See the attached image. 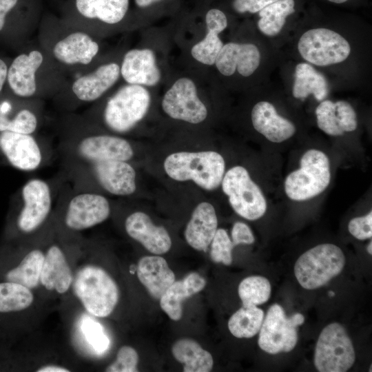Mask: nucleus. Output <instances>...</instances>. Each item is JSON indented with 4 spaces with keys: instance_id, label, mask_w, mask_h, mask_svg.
<instances>
[{
    "instance_id": "obj_1",
    "label": "nucleus",
    "mask_w": 372,
    "mask_h": 372,
    "mask_svg": "<svg viewBox=\"0 0 372 372\" xmlns=\"http://www.w3.org/2000/svg\"><path fill=\"white\" fill-rule=\"evenodd\" d=\"M63 178L77 189L95 187L115 196H126L136 189V174L127 161H61Z\"/></svg>"
},
{
    "instance_id": "obj_49",
    "label": "nucleus",
    "mask_w": 372,
    "mask_h": 372,
    "mask_svg": "<svg viewBox=\"0 0 372 372\" xmlns=\"http://www.w3.org/2000/svg\"><path fill=\"white\" fill-rule=\"evenodd\" d=\"M326 1H327L329 3H332L335 4H343L351 0H326Z\"/></svg>"
},
{
    "instance_id": "obj_33",
    "label": "nucleus",
    "mask_w": 372,
    "mask_h": 372,
    "mask_svg": "<svg viewBox=\"0 0 372 372\" xmlns=\"http://www.w3.org/2000/svg\"><path fill=\"white\" fill-rule=\"evenodd\" d=\"M264 316V311L257 306H242L230 317L229 330L238 338H252L259 332Z\"/></svg>"
},
{
    "instance_id": "obj_18",
    "label": "nucleus",
    "mask_w": 372,
    "mask_h": 372,
    "mask_svg": "<svg viewBox=\"0 0 372 372\" xmlns=\"http://www.w3.org/2000/svg\"><path fill=\"white\" fill-rule=\"evenodd\" d=\"M260 62V52L256 45L229 42L223 45L214 65L223 76H230L237 71L241 76L248 77L257 70Z\"/></svg>"
},
{
    "instance_id": "obj_26",
    "label": "nucleus",
    "mask_w": 372,
    "mask_h": 372,
    "mask_svg": "<svg viewBox=\"0 0 372 372\" xmlns=\"http://www.w3.org/2000/svg\"><path fill=\"white\" fill-rule=\"evenodd\" d=\"M73 279L63 249L58 245H50L45 254L40 282L49 291L64 293L70 287Z\"/></svg>"
},
{
    "instance_id": "obj_50",
    "label": "nucleus",
    "mask_w": 372,
    "mask_h": 372,
    "mask_svg": "<svg viewBox=\"0 0 372 372\" xmlns=\"http://www.w3.org/2000/svg\"><path fill=\"white\" fill-rule=\"evenodd\" d=\"M367 251L370 255L372 254V242L371 241H370L369 244L367 246Z\"/></svg>"
},
{
    "instance_id": "obj_29",
    "label": "nucleus",
    "mask_w": 372,
    "mask_h": 372,
    "mask_svg": "<svg viewBox=\"0 0 372 372\" xmlns=\"http://www.w3.org/2000/svg\"><path fill=\"white\" fill-rule=\"evenodd\" d=\"M292 93L296 99L304 100L313 94L318 101L328 95L329 85L322 74L306 63L298 64L295 69V79Z\"/></svg>"
},
{
    "instance_id": "obj_24",
    "label": "nucleus",
    "mask_w": 372,
    "mask_h": 372,
    "mask_svg": "<svg viewBox=\"0 0 372 372\" xmlns=\"http://www.w3.org/2000/svg\"><path fill=\"white\" fill-rule=\"evenodd\" d=\"M136 273L141 283L157 300L175 281V274L166 260L158 255L142 257L138 260Z\"/></svg>"
},
{
    "instance_id": "obj_14",
    "label": "nucleus",
    "mask_w": 372,
    "mask_h": 372,
    "mask_svg": "<svg viewBox=\"0 0 372 372\" xmlns=\"http://www.w3.org/2000/svg\"><path fill=\"white\" fill-rule=\"evenodd\" d=\"M298 50L305 61L318 66L343 62L351 53L349 43L341 34L324 28L310 29L303 33Z\"/></svg>"
},
{
    "instance_id": "obj_38",
    "label": "nucleus",
    "mask_w": 372,
    "mask_h": 372,
    "mask_svg": "<svg viewBox=\"0 0 372 372\" xmlns=\"http://www.w3.org/2000/svg\"><path fill=\"white\" fill-rule=\"evenodd\" d=\"M210 245V257L212 261L225 265L231 264L234 245L225 229H217Z\"/></svg>"
},
{
    "instance_id": "obj_6",
    "label": "nucleus",
    "mask_w": 372,
    "mask_h": 372,
    "mask_svg": "<svg viewBox=\"0 0 372 372\" xmlns=\"http://www.w3.org/2000/svg\"><path fill=\"white\" fill-rule=\"evenodd\" d=\"M150 103L147 87L126 83L106 101L102 112L103 122L114 133H127L143 119Z\"/></svg>"
},
{
    "instance_id": "obj_45",
    "label": "nucleus",
    "mask_w": 372,
    "mask_h": 372,
    "mask_svg": "<svg viewBox=\"0 0 372 372\" xmlns=\"http://www.w3.org/2000/svg\"><path fill=\"white\" fill-rule=\"evenodd\" d=\"M231 241L234 246L240 244L251 245L255 238L250 227L242 222H236L231 229Z\"/></svg>"
},
{
    "instance_id": "obj_4",
    "label": "nucleus",
    "mask_w": 372,
    "mask_h": 372,
    "mask_svg": "<svg viewBox=\"0 0 372 372\" xmlns=\"http://www.w3.org/2000/svg\"><path fill=\"white\" fill-rule=\"evenodd\" d=\"M63 223L72 231H80L99 225L108 218L111 206L99 192L77 189L63 183L56 199Z\"/></svg>"
},
{
    "instance_id": "obj_39",
    "label": "nucleus",
    "mask_w": 372,
    "mask_h": 372,
    "mask_svg": "<svg viewBox=\"0 0 372 372\" xmlns=\"http://www.w3.org/2000/svg\"><path fill=\"white\" fill-rule=\"evenodd\" d=\"M138 355L137 351L132 347L123 346L118 349L115 361L106 368L105 371H138Z\"/></svg>"
},
{
    "instance_id": "obj_44",
    "label": "nucleus",
    "mask_w": 372,
    "mask_h": 372,
    "mask_svg": "<svg viewBox=\"0 0 372 372\" xmlns=\"http://www.w3.org/2000/svg\"><path fill=\"white\" fill-rule=\"evenodd\" d=\"M278 0H229V8L238 14H256Z\"/></svg>"
},
{
    "instance_id": "obj_35",
    "label": "nucleus",
    "mask_w": 372,
    "mask_h": 372,
    "mask_svg": "<svg viewBox=\"0 0 372 372\" xmlns=\"http://www.w3.org/2000/svg\"><path fill=\"white\" fill-rule=\"evenodd\" d=\"M271 285L265 277L249 276L238 286V295L243 307L258 306L266 302L271 296Z\"/></svg>"
},
{
    "instance_id": "obj_5",
    "label": "nucleus",
    "mask_w": 372,
    "mask_h": 372,
    "mask_svg": "<svg viewBox=\"0 0 372 372\" xmlns=\"http://www.w3.org/2000/svg\"><path fill=\"white\" fill-rule=\"evenodd\" d=\"M163 166L171 178L177 181L192 180L209 191L221 184L225 170L223 157L214 151L173 153L165 158Z\"/></svg>"
},
{
    "instance_id": "obj_46",
    "label": "nucleus",
    "mask_w": 372,
    "mask_h": 372,
    "mask_svg": "<svg viewBox=\"0 0 372 372\" xmlns=\"http://www.w3.org/2000/svg\"><path fill=\"white\" fill-rule=\"evenodd\" d=\"M18 0H0V31L3 29L6 17L17 5Z\"/></svg>"
},
{
    "instance_id": "obj_48",
    "label": "nucleus",
    "mask_w": 372,
    "mask_h": 372,
    "mask_svg": "<svg viewBox=\"0 0 372 372\" xmlns=\"http://www.w3.org/2000/svg\"><path fill=\"white\" fill-rule=\"evenodd\" d=\"M8 68L3 61L0 59V92L7 79Z\"/></svg>"
},
{
    "instance_id": "obj_17",
    "label": "nucleus",
    "mask_w": 372,
    "mask_h": 372,
    "mask_svg": "<svg viewBox=\"0 0 372 372\" xmlns=\"http://www.w3.org/2000/svg\"><path fill=\"white\" fill-rule=\"evenodd\" d=\"M205 34L203 38L192 45L190 50L192 57L198 63L205 65H214L216 59L224 43L219 34L228 25V18L224 10L219 7H209L203 3Z\"/></svg>"
},
{
    "instance_id": "obj_41",
    "label": "nucleus",
    "mask_w": 372,
    "mask_h": 372,
    "mask_svg": "<svg viewBox=\"0 0 372 372\" xmlns=\"http://www.w3.org/2000/svg\"><path fill=\"white\" fill-rule=\"evenodd\" d=\"M177 1L178 0H133L135 14L146 18L164 12L167 6H176Z\"/></svg>"
},
{
    "instance_id": "obj_20",
    "label": "nucleus",
    "mask_w": 372,
    "mask_h": 372,
    "mask_svg": "<svg viewBox=\"0 0 372 372\" xmlns=\"http://www.w3.org/2000/svg\"><path fill=\"white\" fill-rule=\"evenodd\" d=\"M120 76V65L115 62L105 63L75 80L72 91L79 102H94L107 92Z\"/></svg>"
},
{
    "instance_id": "obj_22",
    "label": "nucleus",
    "mask_w": 372,
    "mask_h": 372,
    "mask_svg": "<svg viewBox=\"0 0 372 372\" xmlns=\"http://www.w3.org/2000/svg\"><path fill=\"white\" fill-rule=\"evenodd\" d=\"M251 118L254 129L273 143H281L296 133L294 124L279 115L269 102L260 101L252 108Z\"/></svg>"
},
{
    "instance_id": "obj_8",
    "label": "nucleus",
    "mask_w": 372,
    "mask_h": 372,
    "mask_svg": "<svg viewBox=\"0 0 372 372\" xmlns=\"http://www.w3.org/2000/svg\"><path fill=\"white\" fill-rule=\"evenodd\" d=\"M330 181L329 157L319 149H310L301 157L300 167L286 177L284 188L291 200L304 201L322 193Z\"/></svg>"
},
{
    "instance_id": "obj_37",
    "label": "nucleus",
    "mask_w": 372,
    "mask_h": 372,
    "mask_svg": "<svg viewBox=\"0 0 372 372\" xmlns=\"http://www.w3.org/2000/svg\"><path fill=\"white\" fill-rule=\"evenodd\" d=\"M318 127L328 135L337 136L344 133L338 123L334 102L322 101L316 109Z\"/></svg>"
},
{
    "instance_id": "obj_7",
    "label": "nucleus",
    "mask_w": 372,
    "mask_h": 372,
    "mask_svg": "<svg viewBox=\"0 0 372 372\" xmlns=\"http://www.w3.org/2000/svg\"><path fill=\"white\" fill-rule=\"evenodd\" d=\"M72 282L76 296L89 313L105 318L114 311L119 291L105 269L95 265L84 266L78 271Z\"/></svg>"
},
{
    "instance_id": "obj_11",
    "label": "nucleus",
    "mask_w": 372,
    "mask_h": 372,
    "mask_svg": "<svg viewBox=\"0 0 372 372\" xmlns=\"http://www.w3.org/2000/svg\"><path fill=\"white\" fill-rule=\"evenodd\" d=\"M221 185L231 207L240 216L256 220L264 216L267 211L265 196L244 167L237 165L229 169L224 174Z\"/></svg>"
},
{
    "instance_id": "obj_2",
    "label": "nucleus",
    "mask_w": 372,
    "mask_h": 372,
    "mask_svg": "<svg viewBox=\"0 0 372 372\" xmlns=\"http://www.w3.org/2000/svg\"><path fill=\"white\" fill-rule=\"evenodd\" d=\"M56 149L61 161L129 162L134 154L132 145L127 139L88 131L86 126L63 134Z\"/></svg>"
},
{
    "instance_id": "obj_36",
    "label": "nucleus",
    "mask_w": 372,
    "mask_h": 372,
    "mask_svg": "<svg viewBox=\"0 0 372 372\" xmlns=\"http://www.w3.org/2000/svg\"><path fill=\"white\" fill-rule=\"evenodd\" d=\"M39 125L38 115L31 108L20 109L12 116H10L6 112L0 110V132L35 134Z\"/></svg>"
},
{
    "instance_id": "obj_21",
    "label": "nucleus",
    "mask_w": 372,
    "mask_h": 372,
    "mask_svg": "<svg viewBox=\"0 0 372 372\" xmlns=\"http://www.w3.org/2000/svg\"><path fill=\"white\" fill-rule=\"evenodd\" d=\"M43 56L37 50L17 56L10 65L7 74L9 85L17 96L31 98L37 92L36 73L42 65Z\"/></svg>"
},
{
    "instance_id": "obj_34",
    "label": "nucleus",
    "mask_w": 372,
    "mask_h": 372,
    "mask_svg": "<svg viewBox=\"0 0 372 372\" xmlns=\"http://www.w3.org/2000/svg\"><path fill=\"white\" fill-rule=\"evenodd\" d=\"M33 300L30 289L14 282H0V313L24 310Z\"/></svg>"
},
{
    "instance_id": "obj_16",
    "label": "nucleus",
    "mask_w": 372,
    "mask_h": 372,
    "mask_svg": "<svg viewBox=\"0 0 372 372\" xmlns=\"http://www.w3.org/2000/svg\"><path fill=\"white\" fill-rule=\"evenodd\" d=\"M120 72L126 83L146 87L158 85L163 75L155 50L148 47L128 50L123 58Z\"/></svg>"
},
{
    "instance_id": "obj_25",
    "label": "nucleus",
    "mask_w": 372,
    "mask_h": 372,
    "mask_svg": "<svg viewBox=\"0 0 372 372\" xmlns=\"http://www.w3.org/2000/svg\"><path fill=\"white\" fill-rule=\"evenodd\" d=\"M99 50V44L90 35L83 32H74L54 45L53 54L59 61L67 65H87Z\"/></svg>"
},
{
    "instance_id": "obj_28",
    "label": "nucleus",
    "mask_w": 372,
    "mask_h": 372,
    "mask_svg": "<svg viewBox=\"0 0 372 372\" xmlns=\"http://www.w3.org/2000/svg\"><path fill=\"white\" fill-rule=\"evenodd\" d=\"M131 0H75L78 12L88 19L116 25L130 14Z\"/></svg>"
},
{
    "instance_id": "obj_40",
    "label": "nucleus",
    "mask_w": 372,
    "mask_h": 372,
    "mask_svg": "<svg viewBox=\"0 0 372 372\" xmlns=\"http://www.w3.org/2000/svg\"><path fill=\"white\" fill-rule=\"evenodd\" d=\"M82 330L87 341L96 351L101 353L107 349L110 340L104 333L100 324L90 318L85 319L83 322Z\"/></svg>"
},
{
    "instance_id": "obj_51",
    "label": "nucleus",
    "mask_w": 372,
    "mask_h": 372,
    "mask_svg": "<svg viewBox=\"0 0 372 372\" xmlns=\"http://www.w3.org/2000/svg\"><path fill=\"white\" fill-rule=\"evenodd\" d=\"M203 3H210L212 0H203Z\"/></svg>"
},
{
    "instance_id": "obj_23",
    "label": "nucleus",
    "mask_w": 372,
    "mask_h": 372,
    "mask_svg": "<svg viewBox=\"0 0 372 372\" xmlns=\"http://www.w3.org/2000/svg\"><path fill=\"white\" fill-rule=\"evenodd\" d=\"M218 219L214 206L207 202L198 204L192 212L185 232L188 245L206 251L217 230Z\"/></svg>"
},
{
    "instance_id": "obj_42",
    "label": "nucleus",
    "mask_w": 372,
    "mask_h": 372,
    "mask_svg": "<svg viewBox=\"0 0 372 372\" xmlns=\"http://www.w3.org/2000/svg\"><path fill=\"white\" fill-rule=\"evenodd\" d=\"M335 103V114L339 127L344 132H351L358 126L357 114L351 105L345 101Z\"/></svg>"
},
{
    "instance_id": "obj_52",
    "label": "nucleus",
    "mask_w": 372,
    "mask_h": 372,
    "mask_svg": "<svg viewBox=\"0 0 372 372\" xmlns=\"http://www.w3.org/2000/svg\"><path fill=\"white\" fill-rule=\"evenodd\" d=\"M329 295L330 296H333L335 295V293H333V291H329Z\"/></svg>"
},
{
    "instance_id": "obj_13",
    "label": "nucleus",
    "mask_w": 372,
    "mask_h": 372,
    "mask_svg": "<svg viewBox=\"0 0 372 372\" xmlns=\"http://www.w3.org/2000/svg\"><path fill=\"white\" fill-rule=\"evenodd\" d=\"M304 322V317L301 313L287 317L280 304L271 305L259 331V347L270 354L292 351L298 342L297 327Z\"/></svg>"
},
{
    "instance_id": "obj_31",
    "label": "nucleus",
    "mask_w": 372,
    "mask_h": 372,
    "mask_svg": "<svg viewBox=\"0 0 372 372\" xmlns=\"http://www.w3.org/2000/svg\"><path fill=\"white\" fill-rule=\"evenodd\" d=\"M296 0H278L262 8L257 14V26L264 34L277 35L283 28L287 19L296 12Z\"/></svg>"
},
{
    "instance_id": "obj_3",
    "label": "nucleus",
    "mask_w": 372,
    "mask_h": 372,
    "mask_svg": "<svg viewBox=\"0 0 372 372\" xmlns=\"http://www.w3.org/2000/svg\"><path fill=\"white\" fill-rule=\"evenodd\" d=\"M63 180L62 176L53 181L32 178L21 186L13 201L15 225L20 233L32 234L48 220L53 213Z\"/></svg>"
},
{
    "instance_id": "obj_15",
    "label": "nucleus",
    "mask_w": 372,
    "mask_h": 372,
    "mask_svg": "<svg viewBox=\"0 0 372 372\" xmlns=\"http://www.w3.org/2000/svg\"><path fill=\"white\" fill-rule=\"evenodd\" d=\"M162 109L170 118L192 124L203 122L208 115L198 95V85L186 76L176 79L165 92Z\"/></svg>"
},
{
    "instance_id": "obj_27",
    "label": "nucleus",
    "mask_w": 372,
    "mask_h": 372,
    "mask_svg": "<svg viewBox=\"0 0 372 372\" xmlns=\"http://www.w3.org/2000/svg\"><path fill=\"white\" fill-rule=\"evenodd\" d=\"M205 285V278L196 272H192L183 279L174 281L159 299L162 310L172 320H180L183 301L202 291Z\"/></svg>"
},
{
    "instance_id": "obj_30",
    "label": "nucleus",
    "mask_w": 372,
    "mask_h": 372,
    "mask_svg": "<svg viewBox=\"0 0 372 372\" xmlns=\"http://www.w3.org/2000/svg\"><path fill=\"white\" fill-rule=\"evenodd\" d=\"M172 353L183 364L184 372H208L212 369V355L194 340H178L172 347Z\"/></svg>"
},
{
    "instance_id": "obj_47",
    "label": "nucleus",
    "mask_w": 372,
    "mask_h": 372,
    "mask_svg": "<svg viewBox=\"0 0 372 372\" xmlns=\"http://www.w3.org/2000/svg\"><path fill=\"white\" fill-rule=\"evenodd\" d=\"M37 372H69L70 370L56 365H45L40 367L37 371Z\"/></svg>"
},
{
    "instance_id": "obj_9",
    "label": "nucleus",
    "mask_w": 372,
    "mask_h": 372,
    "mask_svg": "<svg viewBox=\"0 0 372 372\" xmlns=\"http://www.w3.org/2000/svg\"><path fill=\"white\" fill-rule=\"evenodd\" d=\"M344 265L342 249L333 244L324 243L311 248L298 258L294 273L303 288L315 289L340 274Z\"/></svg>"
},
{
    "instance_id": "obj_32",
    "label": "nucleus",
    "mask_w": 372,
    "mask_h": 372,
    "mask_svg": "<svg viewBox=\"0 0 372 372\" xmlns=\"http://www.w3.org/2000/svg\"><path fill=\"white\" fill-rule=\"evenodd\" d=\"M44 258L45 254L40 249H32L17 267L6 273V280L19 283L30 289L37 287L41 281Z\"/></svg>"
},
{
    "instance_id": "obj_10",
    "label": "nucleus",
    "mask_w": 372,
    "mask_h": 372,
    "mask_svg": "<svg viewBox=\"0 0 372 372\" xmlns=\"http://www.w3.org/2000/svg\"><path fill=\"white\" fill-rule=\"evenodd\" d=\"M54 153L53 147L35 134L0 132V157L18 170H38L50 163Z\"/></svg>"
},
{
    "instance_id": "obj_43",
    "label": "nucleus",
    "mask_w": 372,
    "mask_h": 372,
    "mask_svg": "<svg viewBox=\"0 0 372 372\" xmlns=\"http://www.w3.org/2000/svg\"><path fill=\"white\" fill-rule=\"evenodd\" d=\"M350 234L355 238L363 240L372 237V211L366 215L352 218L348 225Z\"/></svg>"
},
{
    "instance_id": "obj_12",
    "label": "nucleus",
    "mask_w": 372,
    "mask_h": 372,
    "mask_svg": "<svg viewBox=\"0 0 372 372\" xmlns=\"http://www.w3.org/2000/svg\"><path fill=\"white\" fill-rule=\"evenodd\" d=\"M355 354L344 327L333 322L321 331L315 349L313 363L320 372H345L354 364Z\"/></svg>"
},
{
    "instance_id": "obj_19",
    "label": "nucleus",
    "mask_w": 372,
    "mask_h": 372,
    "mask_svg": "<svg viewBox=\"0 0 372 372\" xmlns=\"http://www.w3.org/2000/svg\"><path fill=\"white\" fill-rule=\"evenodd\" d=\"M125 229L130 238L141 243L152 254H163L171 249L172 240L166 229L155 225L144 212L130 214L125 220Z\"/></svg>"
}]
</instances>
